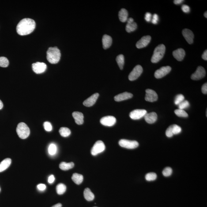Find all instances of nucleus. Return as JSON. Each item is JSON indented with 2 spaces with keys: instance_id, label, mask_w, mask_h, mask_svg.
I'll list each match as a JSON object with an SVG mask.
<instances>
[{
  "instance_id": "412c9836",
  "label": "nucleus",
  "mask_w": 207,
  "mask_h": 207,
  "mask_svg": "<svg viewBox=\"0 0 207 207\" xmlns=\"http://www.w3.org/2000/svg\"><path fill=\"white\" fill-rule=\"evenodd\" d=\"M112 39L111 36L107 35H104L102 39L103 48L104 49H107L109 48L112 44Z\"/></svg>"
},
{
  "instance_id": "6ab92c4d",
  "label": "nucleus",
  "mask_w": 207,
  "mask_h": 207,
  "mask_svg": "<svg viewBox=\"0 0 207 207\" xmlns=\"http://www.w3.org/2000/svg\"><path fill=\"white\" fill-rule=\"evenodd\" d=\"M144 118L147 123L150 124H153L157 120V114L155 112L147 113L144 116Z\"/></svg>"
},
{
  "instance_id": "3c124183",
  "label": "nucleus",
  "mask_w": 207,
  "mask_h": 207,
  "mask_svg": "<svg viewBox=\"0 0 207 207\" xmlns=\"http://www.w3.org/2000/svg\"><path fill=\"white\" fill-rule=\"evenodd\" d=\"M3 107V104L1 100H0V109H1Z\"/></svg>"
},
{
  "instance_id": "393cba45",
  "label": "nucleus",
  "mask_w": 207,
  "mask_h": 207,
  "mask_svg": "<svg viewBox=\"0 0 207 207\" xmlns=\"http://www.w3.org/2000/svg\"><path fill=\"white\" fill-rule=\"evenodd\" d=\"M72 179L77 185H80L83 180V176L81 174L75 173L72 176Z\"/></svg>"
},
{
  "instance_id": "423d86ee",
  "label": "nucleus",
  "mask_w": 207,
  "mask_h": 207,
  "mask_svg": "<svg viewBox=\"0 0 207 207\" xmlns=\"http://www.w3.org/2000/svg\"><path fill=\"white\" fill-rule=\"evenodd\" d=\"M118 144L122 147L130 149H135L138 147L139 145L137 141L126 139L121 140Z\"/></svg>"
},
{
  "instance_id": "9d476101",
  "label": "nucleus",
  "mask_w": 207,
  "mask_h": 207,
  "mask_svg": "<svg viewBox=\"0 0 207 207\" xmlns=\"http://www.w3.org/2000/svg\"><path fill=\"white\" fill-rule=\"evenodd\" d=\"M171 68L170 66L162 67L155 73V77L157 79L161 78L168 74L171 71Z\"/></svg>"
},
{
  "instance_id": "9b49d317",
  "label": "nucleus",
  "mask_w": 207,
  "mask_h": 207,
  "mask_svg": "<svg viewBox=\"0 0 207 207\" xmlns=\"http://www.w3.org/2000/svg\"><path fill=\"white\" fill-rule=\"evenodd\" d=\"M147 113L146 110L145 109H136L130 113V118L133 120L139 119L145 116Z\"/></svg>"
},
{
  "instance_id": "ea45409f",
  "label": "nucleus",
  "mask_w": 207,
  "mask_h": 207,
  "mask_svg": "<svg viewBox=\"0 0 207 207\" xmlns=\"http://www.w3.org/2000/svg\"><path fill=\"white\" fill-rule=\"evenodd\" d=\"M182 9L184 13H189L190 10V7L186 5H182Z\"/></svg>"
},
{
  "instance_id": "f257e3e1",
  "label": "nucleus",
  "mask_w": 207,
  "mask_h": 207,
  "mask_svg": "<svg viewBox=\"0 0 207 207\" xmlns=\"http://www.w3.org/2000/svg\"><path fill=\"white\" fill-rule=\"evenodd\" d=\"M36 24L34 20L30 18L23 19L17 25L16 30L20 35L29 34L35 29Z\"/></svg>"
},
{
  "instance_id": "2eb2a0df",
  "label": "nucleus",
  "mask_w": 207,
  "mask_h": 207,
  "mask_svg": "<svg viewBox=\"0 0 207 207\" xmlns=\"http://www.w3.org/2000/svg\"><path fill=\"white\" fill-rule=\"evenodd\" d=\"M182 34L189 44H191L193 43L194 37V34L191 30L187 28L183 29L182 31Z\"/></svg>"
},
{
  "instance_id": "f8f14e48",
  "label": "nucleus",
  "mask_w": 207,
  "mask_h": 207,
  "mask_svg": "<svg viewBox=\"0 0 207 207\" xmlns=\"http://www.w3.org/2000/svg\"><path fill=\"white\" fill-rule=\"evenodd\" d=\"M145 92V99L146 101L153 102L157 100V94L154 91L151 89H147Z\"/></svg>"
},
{
  "instance_id": "de8ad7c7",
  "label": "nucleus",
  "mask_w": 207,
  "mask_h": 207,
  "mask_svg": "<svg viewBox=\"0 0 207 207\" xmlns=\"http://www.w3.org/2000/svg\"><path fill=\"white\" fill-rule=\"evenodd\" d=\"M183 1V0H175V1H174V3L176 5L180 4Z\"/></svg>"
},
{
  "instance_id": "dca6fc26",
  "label": "nucleus",
  "mask_w": 207,
  "mask_h": 207,
  "mask_svg": "<svg viewBox=\"0 0 207 207\" xmlns=\"http://www.w3.org/2000/svg\"><path fill=\"white\" fill-rule=\"evenodd\" d=\"M99 96V93H96L93 94L88 98L84 101L83 103L84 105L86 107H91L94 105L96 103Z\"/></svg>"
},
{
  "instance_id": "e433bc0d",
  "label": "nucleus",
  "mask_w": 207,
  "mask_h": 207,
  "mask_svg": "<svg viewBox=\"0 0 207 207\" xmlns=\"http://www.w3.org/2000/svg\"><path fill=\"white\" fill-rule=\"evenodd\" d=\"M190 103L186 100H184L178 105V108L180 109L184 110L190 107Z\"/></svg>"
},
{
  "instance_id": "aec40b11",
  "label": "nucleus",
  "mask_w": 207,
  "mask_h": 207,
  "mask_svg": "<svg viewBox=\"0 0 207 207\" xmlns=\"http://www.w3.org/2000/svg\"><path fill=\"white\" fill-rule=\"evenodd\" d=\"M76 123L78 125H82L84 122V115L83 113L79 112H74L72 114Z\"/></svg>"
},
{
  "instance_id": "0eeeda50",
  "label": "nucleus",
  "mask_w": 207,
  "mask_h": 207,
  "mask_svg": "<svg viewBox=\"0 0 207 207\" xmlns=\"http://www.w3.org/2000/svg\"><path fill=\"white\" fill-rule=\"evenodd\" d=\"M143 68L141 65H137L129 74V80L131 81H133L137 80L141 76L143 72Z\"/></svg>"
},
{
  "instance_id": "c03bdc74",
  "label": "nucleus",
  "mask_w": 207,
  "mask_h": 207,
  "mask_svg": "<svg viewBox=\"0 0 207 207\" xmlns=\"http://www.w3.org/2000/svg\"><path fill=\"white\" fill-rule=\"evenodd\" d=\"M46 188V185L43 184H40L38 185L37 188L39 190L43 191L45 190Z\"/></svg>"
},
{
  "instance_id": "cd10ccee",
  "label": "nucleus",
  "mask_w": 207,
  "mask_h": 207,
  "mask_svg": "<svg viewBox=\"0 0 207 207\" xmlns=\"http://www.w3.org/2000/svg\"><path fill=\"white\" fill-rule=\"evenodd\" d=\"M116 60L120 69L122 70L123 69L124 65V57L123 54H119L117 56Z\"/></svg>"
},
{
  "instance_id": "7ed1b4c3",
  "label": "nucleus",
  "mask_w": 207,
  "mask_h": 207,
  "mask_svg": "<svg viewBox=\"0 0 207 207\" xmlns=\"http://www.w3.org/2000/svg\"><path fill=\"white\" fill-rule=\"evenodd\" d=\"M165 49V46L163 44L159 45L155 48L151 58V62L153 63H157L159 62L164 56Z\"/></svg>"
},
{
  "instance_id": "4c0bfd02",
  "label": "nucleus",
  "mask_w": 207,
  "mask_h": 207,
  "mask_svg": "<svg viewBox=\"0 0 207 207\" xmlns=\"http://www.w3.org/2000/svg\"><path fill=\"white\" fill-rule=\"evenodd\" d=\"M172 169L170 167H167L163 170L162 173L164 176L168 177L170 176L172 173Z\"/></svg>"
},
{
  "instance_id": "b1692460",
  "label": "nucleus",
  "mask_w": 207,
  "mask_h": 207,
  "mask_svg": "<svg viewBox=\"0 0 207 207\" xmlns=\"http://www.w3.org/2000/svg\"><path fill=\"white\" fill-rule=\"evenodd\" d=\"M84 198L88 201H92L95 198V195L89 188H86L84 190Z\"/></svg>"
},
{
  "instance_id": "7c9ffc66",
  "label": "nucleus",
  "mask_w": 207,
  "mask_h": 207,
  "mask_svg": "<svg viewBox=\"0 0 207 207\" xmlns=\"http://www.w3.org/2000/svg\"><path fill=\"white\" fill-rule=\"evenodd\" d=\"M171 132L173 135L179 134L182 132V128L180 127L176 124H173L170 126Z\"/></svg>"
},
{
  "instance_id": "bb28decb",
  "label": "nucleus",
  "mask_w": 207,
  "mask_h": 207,
  "mask_svg": "<svg viewBox=\"0 0 207 207\" xmlns=\"http://www.w3.org/2000/svg\"><path fill=\"white\" fill-rule=\"evenodd\" d=\"M137 24L134 22H133L127 23L126 27V31L128 33L133 32L137 29Z\"/></svg>"
},
{
  "instance_id": "c85d7f7f",
  "label": "nucleus",
  "mask_w": 207,
  "mask_h": 207,
  "mask_svg": "<svg viewBox=\"0 0 207 207\" xmlns=\"http://www.w3.org/2000/svg\"><path fill=\"white\" fill-rule=\"evenodd\" d=\"M59 133L62 137H69L71 132L70 129L68 128L62 127L60 129Z\"/></svg>"
},
{
  "instance_id": "20e7f679",
  "label": "nucleus",
  "mask_w": 207,
  "mask_h": 207,
  "mask_svg": "<svg viewBox=\"0 0 207 207\" xmlns=\"http://www.w3.org/2000/svg\"><path fill=\"white\" fill-rule=\"evenodd\" d=\"M16 132L19 137L23 139L27 138L30 134L29 128L24 122H20L18 124Z\"/></svg>"
},
{
  "instance_id": "473e14b6",
  "label": "nucleus",
  "mask_w": 207,
  "mask_h": 207,
  "mask_svg": "<svg viewBox=\"0 0 207 207\" xmlns=\"http://www.w3.org/2000/svg\"><path fill=\"white\" fill-rule=\"evenodd\" d=\"M157 178V175L154 173H149L145 176L146 180L147 181H154Z\"/></svg>"
},
{
  "instance_id": "a18cd8bd",
  "label": "nucleus",
  "mask_w": 207,
  "mask_h": 207,
  "mask_svg": "<svg viewBox=\"0 0 207 207\" xmlns=\"http://www.w3.org/2000/svg\"><path fill=\"white\" fill-rule=\"evenodd\" d=\"M55 178L54 175H51L49 177L48 179V182L50 184L54 182Z\"/></svg>"
},
{
  "instance_id": "8fccbe9b",
  "label": "nucleus",
  "mask_w": 207,
  "mask_h": 207,
  "mask_svg": "<svg viewBox=\"0 0 207 207\" xmlns=\"http://www.w3.org/2000/svg\"><path fill=\"white\" fill-rule=\"evenodd\" d=\"M62 205L61 203H58L56 205L53 206L51 207H62Z\"/></svg>"
},
{
  "instance_id": "f03ea898",
  "label": "nucleus",
  "mask_w": 207,
  "mask_h": 207,
  "mask_svg": "<svg viewBox=\"0 0 207 207\" xmlns=\"http://www.w3.org/2000/svg\"><path fill=\"white\" fill-rule=\"evenodd\" d=\"M61 53L57 47H50L47 52V58L51 64H57L61 58Z\"/></svg>"
},
{
  "instance_id": "58836bf2",
  "label": "nucleus",
  "mask_w": 207,
  "mask_h": 207,
  "mask_svg": "<svg viewBox=\"0 0 207 207\" xmlns=\"http://www.w3.org/2000/svg\"><path fill=\"white\" fill-rule=\"evenodd\" d=\"M43 126H44V129L45 130L48 132H50L51 131L52 129V127L51 123L49 122H45L43 124Z\"/></svg>"
},
{
  "instance_id": "1a4fd4ad",
  "label": "nucleus",
  "mask_w": 207,
  "mask_h": 207,
  "mask_svg": "<svg viewBox=\"0 0 207 207\" xmlns=\"http://www.w3.org/2000/svg\"><path fill=\"white\" fill-rule=\"evenodd\" d=\"M206 71L205 69L201 66H199L197 70L192 74L191 79L193 80H198L203 78L206 75Z\"/></svg>"
},
{
  "instance_id": "49530a36",
  "label": "nucleus",
  "mask_w": 207,
  "mask_h": 207,
  "mask_svg": "<svg viewBox=\"0 0 207 207\" xmlns=\"http://www.w3.org/2000/svg\"><path fill=\"white\" fill-rule=\"evenodd\" d=\"M202 58L203 59L205 60L206 61L207 60V50H206L204 52L203 54L202 55Z\"/></svg>"
},
{
  "instance_id": "4be33fe9",
  "label": "nucleus",
  "mask_w": 207,
  "mask_h": 207,
  "mask_svg": "<svg viewBox=\"0 0 207 207\" xmlns=\"http://www.w3.org/2000/svg\"><path fill=\"white\" fill-rule=\"evenodd\" d=\"M11 163V160L9 158L5 159L0 163V173L9 168Z\"/></svg>"
},
{
  "instance_id": "a878e982",
  "label": "nucleus",
  "mask_w": 207,
  "mask_h": 207,
  "mask_svg": "<svg viewBox=\"0 0 207 207\" xmlns=\"http://www.w3.org/2000/svg\"><path fill=\"white\" fill-rule=\"evenodd\" d=\"M74 165V163L72 162L69 163L62 162L60 164L59 167L61 170L64 171H66L73 168Z\"/></svg>"
},
{
  "instance_id": "603ef678",
  "label": "nucleus",
  "mask_w": 207,
  "mask_h": 207,
  "mask_svg": "<svg viewBox=\"0 0 207 207\" xmlns=\"http://www.w3.org/2000/svg\"><path fill=\"white\" fill-rule=\"evenodd\" d=\"M204 16H205V17L207 18V12L206 11L205 12V13H204Z\"/></svg>"
},
{
  "instance_id": "6e6552de",
  "label": "nucleus",
  "mask_w": 207,
  "mask_h": 207,
  "mask_svg": "<svg viewBox=\"0 0 207 207\" xmlns=\"http://www.w3.org/2000/svg\"><path fill=\"white\" fill-rule=\"evenodd\" d=\"M32 67L33 70L35 73L39 74L45 71L47 66L44 63L37 62L33 64Z\"/></svg>"
},
{
  "instance_id": "5701e85b",
  "label": "nucleus",
  "mask_w": 207,
  "mask_h": 207,
  "mask_svg": "<svg viewBox=\"0 0 207 207\" xmlns=\"http://www.w3.org/2000/svg\"><path fill=\"white\" fill-rule=\"evenodd\" d=\"M128 17V13L126 9H122L120 10L118 13V17L121 22H125L127 21Z\"/></svg>"
},
{
  "instance_id": "79ce46f5",
  "label": "nucleus",
  "mask_w": 207,
  "mask_h": 207,
  "mask_svg": "<svg viewBox=\"0 0 207 207\" xmlns=\"http://www.w3.org/2000/svg\"><path fill=\"white\" fill-rule=\"evenodd\" d=\"M152 15L151 13H146L145 16V19L147 22H150L152 20Z\"/></svg>"
},
{
  "instance_id": "4468645a",
  "label": "nucleus",
  "mask_w": 207,
  "mask_h": 207,
  "mask_svg": "<svg viewBox=\"0 0 207 207\" xmlns=\"http://www.w3.org/2000/svg\"><path fill=\"white\" fill-rule=\"evenodd\" d=\"M151 37L149 35L143 36L137 42L136 46L137 48L141 49L147 47L150 42Z\"/></svg>"
},
{
  "instance_id": "864d4df0",
  "label": "nucleus",
  "mask_w": 207,
  "mask_h": 207,
  "mask_svg": "<svg viewBox=\"0 0 207 207\" xmlns=\"http://www.w3.org/2000/svg\"><path fill=\"white\" fill-rule=\"evenodd\" d=\"M0 191H1V189H0Z\"/></svg>"
},
{
  "instance_id": "39448f33",
  "label": "nucleus",
  "mask_w": 207,
  "mask_h": 207,
  "mask_svg": "<svg viewBox=\"0 0 207 207\" xmlns=\"http://www.w3.org/2000/svg\"><path fill=\"white\" fill-rule=\"evenodd\" d=\"M106 147L103 141H97L92 147L91 150V153L93 156L101 153L105 149Z\"/></svg>"
},
{
  "instance_id": "2f4dec72",
  "label": "nucleus",
  "mask_w": 207,
  "mask_h": 207,
  "mask_svg": "<svg viewBox=\"0 0 207 207\" xmlns=\"http://www.w3.org/2000/svg\"><path fill=\"white\" fill-rule=\"evenodd\" d=\"M9 61L5 57H0V67L6 68L9 66Z\"/></svg>"
},
{
  "instance_id": "5fc2aeb1",
  "label": "nucleus",
  "mask_w": 207,
  "mask_h": 207,
  "mask_svg": "<svg viewBox=\"0 0 207 207\" xmlns=\"http://www.w3.org/2000/svg\"></svg>"
},
{
  "instance_id": "f704fd0d",
  "label": "nucleus",
  "mask_w": 207,
  "mask_h": 207,
  "mask_svg": "<svg viewBox=\"0 0 207 207\" xmlns=\"http://www.w3.org/2000/svg\"><path fill=\"white\" fill-rule=\"evenodd\" d=\"M48 153L50 155H55L57 152V147L56 145L54 144H50L49 146L48 149Z\"/></svg>"
},
{
  "instance_id": "a19ab883",
  "label": "nucleus",
  "mask_w": 207,
  "mask_h": 207,
  "mask_svg": "<svg viewBox=\"0 0 207 207\" xmlns=\"http://www.w3.org/2000/svg\"><path fill=\"white\" fill-rule=\"evenodd\" d=\"M159 18L158 15L154 14L153 15V18L152 20V22L154 24H157L158 22L159 21Z\"/></svg>"
},
{
  "instance_id": "c9c22d12",
  "label": "nucleus",
  "mask_w": 207,
  "mask_h": 207,
  "mask_svg": "<svg viewBox=\"0 0 207 207\" xmlns=\"http://www.w3.org/2000/svg\"><path fill=\"white\" fill-rule=\"evenodd\" d=\"M185 99L184 96L182 94L177 95L175 98L174 103L176 105H178L181 103Z\"/></svg>"
},
{
  "instance_id": "09e8293b",
  "label": "nucleus",
  "mask_w": 207,
  "mask_h": 207,
  "mask_svg": "<svg viewBox=\"0 0 207 207\" xmlns=\"http://www.w3.org/2000/svg\"><path fill=\"white\" fill-rule=\"evenodd\" d=\"M127 21V23H131L133 22L134 20H133V19L132 18H129L128 19Z\"/></svg>"
},
{
  "instance_id": "72a5a7b5",
  "label": "nucleus",
  "mask_w": 207,
  "mask_h": 207,
  "mask_svg": "<svg viewBox=\"0 0 207 207\" xmlns=\"http://www.w3.org/2000/svg\"><path fill=\"white\" fill-rule=\"evenodd\" d=\"M175 113L176 115L178 117H183V118H187L188 117V114L184 110L178 109L175 111Z\"/></svg>"
},
{
  "instance_id": "37998d69",
  "label": "nucleus",
  "mask_w": 207,
  "mask_h": 207,
  "mask_svg": "<svg viewBox=\"0 0 207 207\" xmlns=\"http://www.w3.org/2000/svg\"><path fill=\"white\" fill-rule=\"evenodd\" d=\"M201 91L204 94H207V83L204 84L203 85L202 88H201Z\"/></svg>"
},
{
  "instance_id": "a211bd4d",
  "label": "nucleus",
  "mask_w": 207,
  "mask_h": 207,
  "mask_svg": "<svg viewBox=\"0 0 207 207\" xmlns=\"http://www.w3.org/2000/svg\"><path fill=\"white\" fill-rule=\"evenodd\" d=\"M173 55L177 60L181 61L184 58L185 52L182 48H178L173 51Z\"/></svg>"
},
{
  "instance_id": "c756f323",
  "label": "nucleus",
  "mask_w": 207,
  "mask_h": 207,
  "mask_svg": "<svg viewBox=\"0 0 207 207\" xmlns=\"http://www.w3.org/2000/svg\"><path fill=\"white\" fill-rule=\"evenodd\" d=\"M66 189V186L63 183H60L57 185L56 187L57 192L58 194L62 195L65 192Z\"/></svg>"
},
{
  "instance_id": "f3484780",
  "label": "nucleus",
  "mask_w": 207,
  "mask_h": 207,
  "mask_svg": "<svg viewBox=\"0 0 207 207\" xmlns=\"http://www.w3.org/2000/svg\"><path fill=\"white\" fill-rule=\"evenodd\" d=\"M133 97V95L132 93L128 92H124L118 94V95L115 96L114 99L115 101L120 102L131 98Z\"/></svg>"
},
{
  "instance_id": "ddd939ff",
  "label": "nucleus",
  "mask_w": 207,
  "mask_h": 207,
  "mask_svg": "<svg viewBox=\"0 0 207 207\" xmlns=\"http://www.w3.org/2000/svg\"><path fill=\"white\" fill-rule=\"evenodd\" d=\"M116 118L113 116H107L102 118L100 122L102 125L106 126L111 127L116 123Z\"/></svg>"
}]
</instances>
